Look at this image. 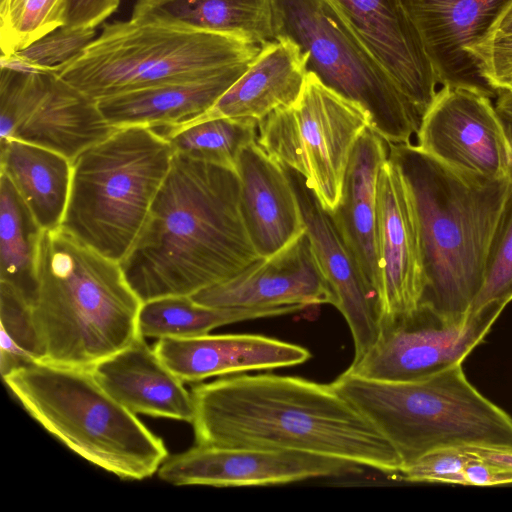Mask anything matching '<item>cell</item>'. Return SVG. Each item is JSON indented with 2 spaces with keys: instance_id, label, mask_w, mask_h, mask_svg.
<instances>
[{
  "instance_id": "obj_1",
  "label": "cell",
  "mask_w": 512,
  "mask_h": 512,
  "mask_svg": "<svg viewBox=\"0 0 512 512\" xmlns=\"http://www.w3.org/2000/svg\"><path fill=\"white\" fill-rule=\"evenodd\" d=\"M195 443L312 453L398 474L391 443L331 384L272 373L228 375L191 389Z\"/></svg>"
},
{
  "instance_id": "obj_2",
  "label": "cell",
  "mask_w": 512,
  "mask_h": 512,
  "mask_svg": "<svg viewBox=\"0 0 512 512\" xmlns=\"http://www.w3.org/2000/svg\"><path fill=\"white\" fill-rule=\"evenodd\" d=\"M259 258L241 213L237 172L173 153L146 220L119 263L145 302L191 296Z\"/></svg>"
},
{
  "instance_id": "obj_3",
  "label": "cell",
  "mask_w": 512,
  "mask_h": 512,
  "mask_svg": "<svg viewBox=\"0 0 512 512\" xmlns=\"http://www.w3.org/2000/svg\"><path fill=\"white\" fill-rule=\"evenodd\" d=\"M388 158L399 168L416 214L424 274L421 303L447 320H465L483 284L510 181L467 176L411 142L388 143Z\"/></svg>"
},
{
  "instance_id": "obj_4",
  "label": "cell",
  "mask_w": 512,
  "mask_h": 512,
  "mask_svg": "<svg viewBox=\"0 0 512 512\" xmlns=\"http://www.w3.org/2000/svg\"><path fill=\"white\" fill-rule=\"evenodd\" d=\"M36 278V362L91 370L138 336L142 301L120 263L61 227L42 232Z\"/></svg>"
},
{
  "instance_id": "obj_5",
  "label": "cell",
  "mask_w": 512,
  "mask_h": 512,
  "mask_svg": "<svg viewBox=\"0 0 512 512\" xmlns=\"http://www.w3.org/2000/svg\"><path fill=\"white\" fill-rule=\"evenodd\" d=\"M2 379L48 433L121 479L149 478L168 458L162 439L113 398L90 369L35 361Z\"/></svg>"
},
{
  "instance_id": "obj_6",
  "label": "cell",
  "mask_w": 512,
  "mask_h": 512,
  "mask_svg": "<svg viewBox=\"0 0 512 512\" xmlns=\"http://www.w3.org/2000/svg\"><path fill=\"white\" fill-rule=\"evenodd\" d=\"M330 384L391 443L402 467L446 447L512 449V417L469 382L462 364L412 382L345 370Z\"/></svg>"
},
{
  "instance_id": "obj_7",
  "label": "cell",
  "mask_w": 512,
  "mask_h": 512,
  "mask_svg": "<svg viewBox=\"0 0 512 512\" xmlns=\"http://www.w3.org/2000/svg\"><path fill=\"white\" fill-rule=\"evenodd\" d=\"M261 46L242 39L131 16L104 23L59 77L90 99L206 78L248 66Z\"/></svg>"
},
{
  "instance_id": "obj_8",
  "label": "cell",
  "mask_w": 512,
  "mask_h": 512,
  "mask_svg": "<svg viewBox=\"0 0 512 512\" xmlns=\"http://www.w3.org/2000/svg\"><path fill=\"white\" fill-rule=\"evenodd\" d=\"M172 157L170 142L153 129L117 128L73 161L60 227L120 262L146 220Z\"/></svg>"
},
{
  "instance_id": "obj_9",
  "label": "cell",
  "mask_w": 512,
  "mask_h": 512,
  "mask_svg": "<svg viewBox=\"0 0 512 512\" xmlns=\"http://www.w3.org/2000/svg\"><path fill=\"white\" fill-rule=\"evenodd\" d=\"M275 39L293 41L307 71L362 105L388 143H410L421 117L328 0H274Z\"/></svg>"
},
{
  "instance_id": "obj_10",
  "label": "cell",
  "mask_w": 512,
  "mask_h": 512,
  "mask_svg": "<svg viewBox=\"0 0 512 512\" xmlns=\"http://www.w3.org/2000/svg\"><path fill=\"white\" fill-rule=\"evenodd\" d=\"M369 126L371 118L362 105L308 72L298 100L258 122L256 142L274 160L298 172L332 212L342 196L354 145Z\"/></svg>"
},
{
  "instance_id": "obj_11",
  "label": "cell",
  "mask_w": 512,
  "mask_h": 512,
  "mask_svg": "<svg viewBox=\"0 0 512 512\" xmlns=\"http://www.w3.org/2000/svg\"><path fill=\"white\" fill-rule=\"evenodd\" d=\"M504 307L489 305L450 321L429 305L382 320L375 342L347 372L366 379L412 382L462 364L489 333Z\"/></svg>"
},
{
  "instance_id": "obj_12",
  "label": "cell",
  "mask_w": 512,
  "mask_h": 512,
  "mask_svg": "<svg viewBox=\"0 0 512 512\" xmlns=\"http://www.w3.org/2000/svg\"><path fill=\"white\" fill-rule=\"evenodd\" d=\"M1 141L16 139L53 150L73 161L117 128L97 102L63 81L56 71L1 67Z\"/></svg>"
},
{
  "instance_id": "obj_13",
  "label": "cell",
  "mask_w": 512,
  "mask_h": 512,
  "mask_svg": "<svg viewBox=\"0 0 512 512\" xmlns=\"http://www.w3.org/2000/svg\"><path fill=\"white\" fill-rule=\"evenodd\" d=\"M416 134L421 150L462 174L507 178L509 147L503 121L486 95L442 86Z\"/></svg>"
},
{
  "instance_id": "obj_14",
  "label": "cell",
  "mask_w": 512,
  "mask_h": 512,
  "mask_svg": "<svg viewBox=\"0 0 512 512\" xmlns=\"http://www.w3.org/2000/svg\"><path fill=\"white\" fill-rule=\"evenodd\" d=\"M345 460L299 451L196 444L168 457L158 477L176 486L214 487L287 484L319 477H335L362 471Z\"/></svg>"
},
{
  "instance_id": "obj_15",
  "label": "cell",
  "mask_w": 512,
  "mask_h": 512,
  "mask_svg": "<svg viewBox=\"0 0 512 512\" xmlns=\"http://www.w3.org/2000/svg\"><path fill=\"white\" fill-rule=\"evenodd\" d=\"M442 86L494 97L472 50L490 38L512 0H401Z\"/></svg>"
},
{
  "instance_id": "obj_16",
  "label": "cell",
  "mask_w": 512,
  "mask_h": 512,
  "mask_svg": "<svg viewBox=\"0 0 512 512\" xmlns=\"http://www.w3.org/2000/svg\"><path fill=\"white\" fill-rule=\"evenodd\" d=\"M213 308H275L331 304L335 298L305 231L272 256L190 296Z\"/></svg>"
},
{
  "instance_id": "obj_17",
  "label": "cell",
  "mask_w": 512,
  "mask_h": 512,
  "mask_svg": "<svg viewBox=\"0 0 512 512\" xmlns=\"http://www.w3.org/2000/svg\"><path fill=\"white\" fill-rule=\"evenodd\" d=\"M422 118L437 77L401 0H328Z\"/></svg>"
},
{
  "instance_id": "obj_18",
  "label": "cell",
  "mask_w": 512,
  "mask_h": 512,
  "mask_svg": "<svg viewBox=\"0 0 512 512\" xmlns=\"http://www.w3.org/2000/svg\"><path fill=\"white\" fill-rule=\"evenodd\" d=\"M378 250L381 269L380 320L416 309L422 301L424 274L418 224L406 182L389 158L377 191Z\"/></svg>"
},
{
  "instance_id": "obj_19",
  "label": "cell",
  "mask_w": 512,
  "mask_h": 512,
  "mask_svg": "<svg viewBox=\"0 0 512 512\" xmlns=\"http://www.w3.org/2000/svg\"><path fill=\"white\" fill-rule=\"evenodd\" d=\"M321 269L334 294V306L344 317L354 343V358L376 340L379 331L378 301L333 218L296 171L286 167Z\"/></svg>"
},
{
  "instance_id": "obj_20",
  "label": "cell",
  "mask_w": 512,
  "mask_h": 512,
  "mask_svg": "<svg viewBox=\"0 0 512 512\" xmlns=\"http://www.w3.org/2000/svg\"><path fill=\"white\" fill-rule=\"evenodd\" d=\"M154 350L170 371L188 383L295 366L311 358L303 346L247 333L163 338L158 339Z\"/></svg>"
},
{
  "instance_id": "obj_21",
  "label": "cell",
  "mask_w": 512,
  "mask_h": 512,
  "mask_svg": "<svg viewBox=\"0 0 512 512\" xmlns=\"http://www.w3.org/2000/svg\"><path fill=\"white\" fill-rule=\"evenodd\" d=\"M236 172L244 224L260 257L272 256L306 231L285 166L256 141L240 152Z\"/></svg>"
},
{
  "instance_id": "obj_22",
  "label": "cell",
  "mask_w": 512,
  "mask_h": 512,
  "mask_svg": "<svg viewBox=\"0 0 512 512\" xmlns=\"http://www.w3.org/2000/svg\"><path fill=\"white\" fill-rule=\"evenodd\" d=\"M387 158L388 142L372 127H367L352 150L340 202L330 212L369 289L378 301L379 311L382 282L378 250L377 191L380 170Z\"/></svg>"
},
{
  "instance_id": "obj_23",
  "label": "cell",
  "mask_w": 512,
  "mask_h": 512,
  "mask_svg": "<svg viewBox=\"0 0 512 512\" xmlns=\"http://www.w3.org/2000/svg\"><path fill=\"white\" fill-rule=\"evenodd\" d=\"M97 382L135 414L191 423L194 403L179 379L145 338L136 339L91 369Z\"/></svg>"
},
{
  "instance_id": "obj_24",
  "label": "cell",
  "mask_w": 512,
  "mask_h": 512,
  "mask_svg": "<svg viewBox=\"0 0 512 512\" xmlns=\"http://www.w3.org/2000/svg\"><path fill=\"white\" fill-rule=\"evenodd\" d=\"M249 66L197 80L132 90L96 102L113 127H148L165 137L202 118Z\"/></svg>"
},
{
  "instance_id": "obj_25",
  "label": "cell",
  "mask_w": 512,
  "mask_h": 512,
  "mask_svg": "<svg viewBox=\"0 0 512 512\" xmlns=\"http://www.w3.org/2000/svg\"><path fill=\"white\" fill-rule=\"evenodd\" d=\"M306 62L305 54L290 39L268 41L202 118H252L259 122L276 109L291 106L303 91Z\"/></svg>"
},
{
  "instance_id": "obj_26",
  "label": "cell",
  "mask_w": 512,
  "mask_h": 512,
  "mask_svg": "<svg viewBox=\"0 0 512 512\" xmlns=\"http://www.w3.org/2000/svg\"><path fill=\"white\" fill-rule=\"evenodd\" d=\"M1 173L43 230L61 226L70 195L72 161L53 150L8 139L1 141Z\"/></svg>"
},
{
  "instance_id": "obj_27",
  "label": "cell",
  "mask_w": 512,
  "mask_h": 512,
  "mask_svg": "<svg viewBox=\"0 0 512 512\" xmlns=\"http://www.w3.org/2000/svg\"><path fill=\"white\" fill-rule=\"evenodd\" d=\"M274 0H137L132 16L233 36L263 45L275 39Z\"/></svg>"
},
{
  "instance_id": "obj_28",
  "label": "cell",
  "mask_w": 512,
  "mask_h": 512,
  "mask_svg": "<svg viewBox=\"0 0 512 512\" xmlns=\"http://www.w3.org/2000/svg\"><path fill=\"white\" fill-rule=\"evenodd\" d=\"M302 306L275 308H213L190 296H164L142 302L137 329L143 338H189L236 322L296 313Z\"/></svg>"
},
{
  "instance_id": "obj_29",
  "label": "cell",
  "mask_w": 512,
  "mask_h": 512,
  "mask_svg": "<svg viewBox=\"0 0 512 512\" xmlns=\"http://www.w3.org/2000/svg\"><path fill=\"white\" fill-rule=\"evenodd\" d=\"M43 229L9 180L0 176V281L13 286L31 304L36 260Z\"/></svg>"
},
{
  "instance_id": "obj_30",
  "label": "cell",
  "mask_w": 512,
  "mask_h": 512,
  "mask_svg": "<svg viewBox=\"0 0 512 512\" xmlns=\"http://www.w3.org/2000/svg\"><path fill=\"white\" fill-rule=\"evenodd\" d=\"M252 118L205 117L169 132L173 153L236 171L240 152L257 138Z\"/></svg>"
},
{
  "instance_id": "obj_31",
  "label": "cell",
  "mask_w": 512,
  "mask_h": 512,
  "mask_svg": "<svg viewBox=\"0 0 512 512\" xmlns=\"http://www.w3.org/2000/svg\"><path fill=\"white\" fill-rule=\"evenodd\" d=\"M69 0H1V56L26 49L66 26Z\"/></svg>"
},
{
  "instance_id": "obj_32",
  "label": "cell",
  "mask_w": 512,
  "mask_h": 512,
  "mask_svg": "<svg viewBox=\"0 0 512 512\" xmlns=\"http://www.w3.org/2000/svg\"><path fill=\"white\" fill-rule=\"evenodd\" d=\"M0 371L2 378L37 361L30 304L10 284L0 281Z\"/></svg>"
},
{
  "instance_id": "obj_33",
  "label": "cell",
  "mask_w": 512,
  "mask_h": 512,
  "mask_svg": "<svg viewBox=\"0 0 512 512\" xmlns=\"http://www.w3.org/2000/svg\"><path fill=\"white\" fill-rule=\"evenodd\" d=\"M512 301V183L494 230L485 261L482 287L468 314L489 305L506 307Z\"/></svg>"
},
{
  "instance_id": "obj_34",
  "label": "cell",
  "mask_w": 512,
  "mask_h": 512,
  "mask_svg": "<svg viewBox=\"0 0 512 512\" xmlns=\"http://www.w3.org/2000/svg\"><path fill=\"white\" fill-rule=\"evenodd\" d=\"M97 36L96 29L61 27L26 49L1 56V67L22 71L59 72Z\"/></svg>"
},
{
  "instance_id": "obj_35",
  "label": "cell",
  "mask_w": 512,
  "mask_h": 512,
  "mask_svg": "<svg viewBox=\"0 0 512 512\" xmlns=\"http://www.w3.org/2000/svg\"><path fill=\"white\" fill-rule=\"evenodd\" d=\"M477 458L470 447H446L433 450L409 465L398 475L410 482H439L467 485L464 468Z\"/></svg>"
},
{
  "instance_id": "obj_36",
  "label": "cell",
  "mask_w": 512,
  "mask_h": 512,
  "mask_svg": "<svg viewBox=\"0 0 512 512\" xmlns=\"http://www.w3.org/2000/svg\"><path fill=\"white\" fill-rule=\"evenodd\" d=\"M471 54L481 76L497 95L512 89V33H495Z\"/></svg>"
},
{
  "instance_id": "obj_37",
  "label": "cell",
  "mask_w": 512,
  "mask_h": 512,
  "mask_svg": "<svg viewBox=\"0 0 512 512\" xmlns=\"http://www.w3.org/2000/svg\"><path fill=\"white\" fill-rule=\"evenodd\" d=\"M121 0H69L67 24L71 29H96L119 7Z\"/></svg>"
},
{
  "instance_id": "obj_38",
  "label": "cell",
  "mask_w": 512,
  "mask_h": 512,
  "mask_svg": "<svg viewBox=\"0 0 512 512\" xmlns=\"http://www.w3.org/2000/svg\"><path fill=\"white\" fill-rule=\"evenodd\" d=\"M467 485L493 486L512 483V470L502 468L478 457L468 462L464 468Z\"/></svg>"
},
{
  "instance_id": "obj_39",
  "label": "cell",
  "mask_w": 512,
  "mask_h": 512,
  "mask_svg": "<svg viewBox=\"0 0 512 512\" xmlns=\"http://www.w3.org/2000/svg\"><path fill=\"white\" fill-rule=\"evenodd\" d=\"M472 452L482 461L512 470V449L470 447Z\"/></svg>"
},
{
  "instance_id": "obj_40",
  "label": "cell",
  "mask_w": 512,
  "mask_h": 512,
  "mask_svg": "<svg viewBox=\"0 0 512 512\" xmlns=\"http://www.w3.org/2000/svg\"><path fill=\"white\" fill-rule=\"evenodd\" d=\"M495 109L502 120L512 123V89L498 93Z\"/></svg>"
},
{
  "instance_id": "obj_41",
  "label": "cell",
  "mask_w": 512,
  "mask_h": 512,
  "mask_svg": "<svg viewBox=\"0 0 512 512\" xmlns=\"http://www.w3.org/2000/svg\"><path fill=\"white\" fill-rule=\"evenodd\" d=\"M495 33H512V2L500 18Z\"/></svg>"
},
{
  "instance_id": "obj_42",
  "label": "cell",
  "mask_w": 512,
  "mask_h": 512,
  "mask_svg": "<svg viewBox=\"0 0 512 512\" xmlns=\"http://www.w3.org/2000/svg\"><path fill=\"white\" fill-rule=\"evenodd\" d=\"M503 121L505 134L508 141V147H509V158H508V166H507V178L512 183V123Z\"/></svg>"
}]
</instances>
